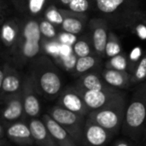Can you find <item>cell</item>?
Returning <instances> with one entry per match:
<instances>
[{
  "label": "cell",
  "instance_id": "cell-1",
  "mask_svg": "<svg viewBox=\"0 0 146 146\" xmlns=\"http://www.w3.org/2000/svg\"><path fill=\"white\" fill-rule=\"evenodd\" d=\"M121 132L135 143L146 137V81L137 86L127 105Z\"/></svg>",
  "mask_w": 146,
  "mask_h": 146
},
{
  "label": "cell",
  "instance_id": "cell-2",
  "mask_svg": "<svg viewBox=\"0 0 146 146\" xmlns=\"http://www.w3.org/2000/svg\"><path fill=\"white\" fill-rule=\"evenodd\" d=\"M29 74L39 96L49 101L58 98L63 89L62 80L57 69L49 59L43 57L36 61Z\"/></svg>",
  "mask_w": 146,
  "mask_h": 146
},
{
  "label": "cell",
  "instance_id": "cell-3",
  "mask_svg": "<svg viewBox=\"0 0 146 146\" xmlns=\"http://www.w3.org/2000/svg\"><path fill=\"white\" fill-rule=\"evenodd\" d=\"M126 102L124 100L100 110H92L88 114L86 119L115 135L122 129L127 108Z\"/></svg>",
  "mask_w": 146,
  "mask_h": 146
},
{
  "label": "cell",
  "instance_id": "cell-4",
  "mask_svg": "<svg viewBox=\"0 0 146 146\" xmlns=\"http://www.w3.org/2000/svg\"><path fill=\"white\" fill-rule=\"evenodd\" d=\"M46 113L73 137L78 145H80L86 121V116L72 112L58 104L50 108Z\"/></svg>",
  "mask_w": 146,
  "mask_h": 146
},
{
  "label": "cell",
  "instance_id": "cell-5",
  "mask_svg": "<svg viewBox=\"0 0 146 146\" xmlns=\"http://www.w3.org/2000/svg\"><path fill=\"white\" fill-rule=\"evenodd\" d=\"M41 32L39 23L34 20L27 21L22 28L21 36L16 41L18 54L21 56V62L35 57L40 51Z\"/></svg>",
  "mask_w": 146,
  "mask_h": 146
},
{
  "label": "cell",
  "instance_id": "cell-6",
  "mask_svg": "<svg viewBox=\"0 0 146 146\" xmlns=\"http://www.w3.org/2000/svg\"><path fill=\"white\" fill-rule=\"evenodd\" d=\"M79 90L81 92L82 97L91 111L100 110L115 103L126 100L125 92L115 88H110L100 91Z\"/></svg>",
  "mask_w": 146,
  "mask_h": 146
},
{
  "label": "cell",
  "instance_id": "cell-7",
  "mask_svg": "<svg viewBox=\"0 0 146 146\" xmlns=\"http://www.w3.org/2000/svg\"><path fill=\"white\" fill-rule=\"evenodd\" d=\"M1 101V123L7 126L9 124L27 120L21 91L20 92L8 95Z\"/></svg>",
  "mask_w": 146,
  "mask_h": 146
},
{
  "label": "cell",
  "instance_id": "cell-8",
  "mask_svg": "<svg viewBox=\"0 0 146 146\" xmlns=\"http://www.w3.org/2000/svg\"><path fill=\"white\" fill-rule=\"evenodd\" d=\"M56 104L86 117L91 112L81 92L75 86H69L63 88L57 98Z\"/></svg>",
  "mask_w": 146,
  "mask_h": 146
},
{
  "label": "cell",
  "instance_id": "cell-9",
  "mask_svg": "<svg viewBox=\"0 0 146 146\" xmlns=\"http://www.w3.org/2000/svg\"><path fill=\"white\" fill-rule=\"evenodd\" d=\"M21 94L27 120L38 118L41 113V104L38 97V93L30 74L24 77Z\"/></svg>",
  "mask_w": 146,
  "mask_h": 146
},
{
  "label": "cell",
  "instance_id": "cell-10",
  "mask_svg": "<svg viewBox=\"0 0 146 146\" xmlns=\"http://www.w3.org/2000/svg\"><path fill=\"white\" fill-rule=\"evenodd\" d=\"M115 134L86 119L80 146H106Z\"/></svg>",
  "mask_w": 146,
  "mask_h": 146
},
{
  "label": "cell",
  "instance_id": "cell-11",
  "mask_svg": "<svg viewBox=\"0 0 146 146\" xmlns=\"http://www.w3.org/2000/svg\"><path fill=\"white\" fill-rule=\"evenodd\" d=\"M9 141L18 146H33L34 140L27 120H21L5 126Z\"/></svg>",
  "mask_w": 146,
  "mask_h": 146
},
{
  "label": "cell",
  "instance_id": "cell-12",
  "mask_svg": "<svg viewBox=\"0 0 146 146\" xmlns=\"http://www.w3.org/2000/svg\"><path fill=\"white\" fill-rule=\"evenodd\" d=\"M24 78L13 68L4 65L0 70V99L11 94L20 92Z\"/></svg>",
  "mask_w": 146,
  "mask_h": 146
},
{
  "label": "cell",
  "instance_id": "cell-13",
  "mask_svg": "<svg viewBox=\"0 0 146 146\" xmlns=\"http://www.w3.org/2000/svg\"><path fill=\"white\" fill-rule=\"evenodd\" d=\"M27 121L31 128L35 145L58 146L41 118H33Z\"/></svg>",
  "mask_w": 146,
  "mask_h": 146
},
{
  "label": "cell",
  "instance_id": "cell-14",
  "mask_svg": "<svg viewBox=\"0 0 146 146\" xmlns=\"http://www.w3.org/2000/svg\"><path fill=\"white\" fill-rule=\"evenodd\" d=\"M41 119L48 127L58 146H79L73 137L50 115L43 114Z\"/></svg>",
  "mask_w": 146,
  "mask_h": 146
},
{
  "label": "cell",
  "instance_id": "cell-15",
  "mask_svg": "<svg viewBox=\"0 0 146 146\" xmlns=\"http://www.w3.org/2000/svg\"><path fill=\"white\" fill-rule=\"evenodd\" d=\"M101 74L104 81L113 88L124 90L128 89L131 86H133L131 81L132 75L127 71L105 68L101 72Z\"/></svg>",
  "mask_w": 146,
  "mask_h": 146
},
{
  "label": "cell",
  "instance_id": "cell-16",
  "mask_svg": "<svg viewBox=\"0 0 146 146\" xmlns=\"http://www.w3.org/2000/svg\"><path fill=\"white\" fill-rule=\"evenodd\" d=\"M74 86L79 89L86 91H100L113 88L104 81L101 73L99 74L95 71H90L80 76Z\"/></svg>",
  "mask_w": 146,
  "mask_h": 146
},
{
  "label": "cell",
  "instance_id": "cell-17",
  "mask_svg": "<svg viewBox=\"0 0 146 146\" xmlns=\"http://www.w3.org/2000/svg\"><path fill=\"white\" fill-rule=\"evenodd\" d=\"M108 40H109L108 33L105 26H103V24H101L93 28V33H92L93 47L94 50L99 55H104L105 53Z\"/></svg>",
  "mask_w": 146,
  "mask_h": 146
},
{
  "label": "cell",
  "instance_id": "cell-18",
  "mask_svg": "<svg viewBox=\"0 0 146 146\" xmlns=\"http://www.w3.org/2000/svg\"><path fill=\"white\" fill-rule=\"evenodd\" d=\"M19 28L14 22H6L3 25L1 37L6 46H12L18 39Z\"/></svg>",
  "mask_w": 146,
  "mask_h": 146
},
{
  "label": "cell",
  "instance_id": "cell-19",
  "mask_svg": "<svg viewBox=\"0 0 146 146\" xmlns=\"http://www.w3.org/2000/svg\"><path fill=\"white\" fill-rule=\"evenodd\" d=\"M98 63V59L92 56H86L83 57H79L74 70V74L79 77L84 74L90 72Z\"/></svg>",
  "mask_w": 146,
  "mask_h": 146
},
{
  "label": "cell",
  "instance_id": "cell-20",
  "mask_svg": "<svg viewBox=\"0 0 146 146\" xmlns=\"http://www.w3.org/2000/svg\"><path fill=\"white\" fill-rule=\"evenodd\" d=\"M62 29L68 33L78 34L83 30V24L81 21L75 17H64V21L62 24Z\"/></svg>",
  "mask_w": 146,
  "mask_h": 146
},
{
  "label": "cell",
  "instance_id": "cell-21",
  "mask_svg": "<svg viewBox=\"0 0 146 146\" xmlns=\"http://www.w3.org/2000/svg\"><path fill=\"white\" fill-rule=\"evenodd\" d=\"M131 81L133 85H137L145 82L146 80V56H144L139 64L137 65L136 68L133 70V74H131Z\"/></svg>",
  "mask_w": 146,
  "mask_h": 146
},
{
  "label": "cell",
  "instance_id": "cell-22",
  "mask_svg": "<svg viewBox=\"0 0 146 146\" xmlns=\"http://www.w3.org/2000/svg\"><path fill=\"white\" fill-rule=\"evenodd\" d=\"M125 0H97V7L103 13L110 14L115 12Z\"/></svg>",
  "mask_w": 146,
  "mask_h": 146
},
{
  "label": "cell",
  "instance_id": "cell-23",
  "mask_svg": "<svg viewBox=\"0 0 146 146\" xmlns=\"http://www.w3.org/2000/svg\"><path fill=\"white\" fill-rule=\"evenodd\" d=\"M106 68L115 69L120 71H127V61L123 55H117L110 58V60L106 63Z\"/></svg>",
  "mask_w": 146,
  "mask_h": 146
},
{
  "label": "cell",
  "instance_id": "cell-24",
  "mask_svg": "<svg viewBox=\"0 0 146 146\" xmlns=\"http://www.w3.org/2000/svg\"><path fill=\"white\" fill-rule=\"evenodd\" d=\"M44 15H45L46 20L49 21L50 22H51L52 24L62 25L64 21V17L62 15V11L57 10L56 8L54 6L49 7L48 9L46 10Z\"/></svg>",
  "mask_w": 146,
  "mask_h": 146
},
{
  "label": "cell",
  "instance_id": "cell-25",
  "mask_svg": "<svg viewBox=\"0 0 146 146\" xmlns=\"http://www.w3.org/2000/svg\"><path fill=\"white\" fill-rule=\"evenodd\" d=\"M73 52L78 57H83V56H90L91 47L86 40L80 39V40H78L73 45Z\"/></svg>",
  "mask_w": 146,
  "mask_h": 146
},
{
  "label": "cell",
  "instance_id": "cell-26",
  "mask_svg": "<svg viewBox=\"0 0 146 146\" xmlns=\"http://www.w3.org/2000/svg\"><path fill=\"white\" fill-rule=\"evenodd\" d=\"M121 51V48L120 44L118 43L115 36L111 34L110 38L108 40V44H107L106 50H105V54L109 57H113V56L119 55Z\"/></svg>",
  "mask_w": 146,
  "mask_h": 146
},
{
  "label": "cell",
  "instance_id": "cell-27",
  "mask_svg": "<svg viewBox=\"0 0 146 146\" xmlns=\"http://www.w3.org/2000/svg\"><path fill=\"white\" fill-rule=\"evenodd\" d=\"M46 0H25L24 3L31 15H38L43 9Z\"/></svg>",
  "mask_w": 146,
  "mask_h": 146
},
{
  "label": "cell",
  "instance_id": "cell-28",
  "mask_svg": "<svg viewBox=\"0 0 146 146\" xmlns=\"http://www.w3.org/2000/svg\"><path fill=\"white\" fill-rule=\"evenodd\" d=\"M41 34L47 38H54L56 36V31L51 22L49 21H42L39 23Z\"/></svg>",
  "mask_w": 146,
  "mask_h": 146
},
{
  "label": "cell",
  "instance_id": "cell-29",
  "mask_svg": "<svg viewBox=\"0 0 146 146\" xmlns=\"http://www.w3.org/2000/svg\"><path fill=\"white\" fill-rule=\"evenodd\" d=\"M76 56H77L74 53L73 54L71 52L70 54H68L62 58H61V65L62 66V68L68 72H74L77 60H78Z\"/></svg>",
  "mask_w": 146,
  "mask_h": 146
},
{
  "label": "cell",
  "instance_id": "cell-30",
  "mask_svg": "<svg viewBox=\"0 0 146 146\" xmlns=\"http://www.w3.org/2000/svg\"><path fill=\"white\" fill-rule=\"evenodd\" d=\"M68 8L74 13H84L89 9L88 0H72Z\"/></svg>",
  "mask_w": 146,
  "mask_h": 146
},
{
  "label": "cell",
  "instance_id": "cell-31",
  "mask_svg": "<svg viewBox=\"0 0 146 146\" xmlns=\"http://www.w3.org/2000/svg\"><path fill=\"white\" fill-rule=\"evenodd\" d=\"M59 39H60V42L62 44H75L76 42V38H75V35L74 34H72V33H61L60 37H59Z\"/></svg>",
  "mask_w": 146,
  "mask_h": 146
},
{
  "label": "cell",
  "instance_id": "cell-32",
  "mask_svg": "<svg viewBox=\"0 0 146 146\" xmlns=\"http://www.w3.org/2000/svg\"><path fill=\"white\" fill-rule=\"evenodd\" d=\"M9 143L11 142L7 137L5 127L3 123L0 122V146H9Z\"/></svg>",
  "mask_w": 146,
  "mask_h": 146
},
{
  "label": "cell",
  "instance_id": "cell-33",
  "mask_svg": "<svg viewBox=\"0 0 146 146\" xmlns=\"http://www.w3.org/2000/svg\"><path fill=\"white\" fill-rule=\"evenodd\" d=\"M113 146H135V145L127 139H119L114 144Z\"/></svg>",
  "mask_w": 146,
  "mask_h": 146
},
{
  "label": "cell",
  "instance_id": "cell-34",
  "mask_svg": "<svg viewBox=\"0 0 146 146\" xmlns=\"http://www.w3.org/2000/svg\"><path fill=\"white\" fill-rule=\"evenodd\" d=\"M140 55H141V50H140V49L139 47H137L136 49H134L133 50L132 54L130 55V57H131L130 59L133 62H136V61H138V59L140 56Z\"/></svg>",
  "mask_w": 146,
  "mask_h": 146
},
{
  "label": "cell",
  "instance_id": "cell-35",
  "mask_svg": "<svg viewBox=\"0 0 146 146\" xmlns=\"http://www.w3.org/2000/svg\"><path fill=\"white\" fill-rule=\"evenodd\" d=\"M60 1H61L62 3H63L64 5H68V4L72 2V0H60Z\"/></svg>",
  "mask_w": 146,
  "mask_h": 146
},
{
  "label": "cell",
  "instance_id": "cell-36",
  "mask_svg": "<svg viewBox=\"0 0 146 146\" xmlns=\"http://www.w3.org/2000/svg\"><path fill=\"white\" fill-rule=\"evenodd\" d=\"M145 146H146V137H145Z\"/></svg>",
  "mask_w": 146,
  "mask_h": 146
}]
</instances>
